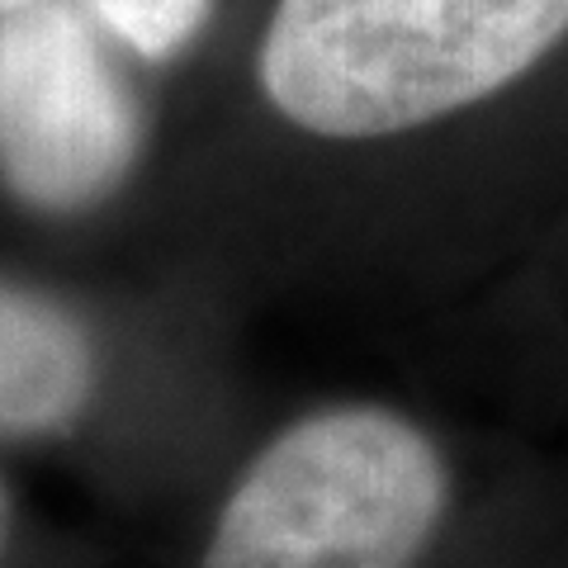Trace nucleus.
<instances>
[{"mask_svg": "<svg viewBox=\"0 0 568 568\" xmlns=\"http://www.w3.org/2000/svg\"><path fill=\"white\" fill-rule=\"evenodd\" d=\"M568 33V0H280L256 77L317 138H388L497 95Z\"/></svg>", "mask_w": 568, "mask_h": 568, "instance_id": "obj_1", "label": "nucleus"}, {"mask_svg": "<svg viewBox=\"0 0 568 568\" xmlns=\"http://www.w3.org/2000/svg\"><path fill=\"white\" fill-rule=\"evenodd\" d=\"M446 497V459L407 417L327 407L246 465L200 568H417Z\"/></svg>", "mask_w": 568, "mask_h": 568, "instance_id": "obj_2", "label": "nucleus"}, {"mask_svg": "<svg viewBox=\"0 0 568 568\" xmlns=\"http://www.w3.org/2000/svg\"><path fill=\"white\" fill-rule=\"evenodd\" d=\"M142 104L71 0L0 14V181L43 213H85L142 152Z\"/></svg>", "mask_w": 568, "mask_h": 568, "instance_id": "obj_3", "label": "nucleus"}, {"mask_svg": "<svg viewBox=\"0 0 568 568\" xmlns=\"http://www.w3.org/2000/svg\"><path fill=\"white\" fill-rule=\"evenodd\" d=\"M95 394V342L62 304L0 284V436L71 426Z\"/></svg>", "mask_w": 568, "mask_h": 568, "instance_id": "obj_4", "label": "nucleus"}, {"mask_svg": "<svg viewBox=\"0 0 568 568\" xmlns=\"http://www.w3.org/2000/svg\"><path fill=\"white\" fill-rule=\"evenodd\" d=\"M95 20L148 62H171L200 39L213 0H85Z\"/></svg>", "mask_w": 568, "mask_h": 568, "instance_id": "obj_5", "label": "nucleus"}, {"mask_svg": "<svg viewBox=\"0 0 568 568\" xmlns=\"http://www.w3.org/2000/svg\"><path fill=\"white\" fill-rule=\"evenodd\" d=\"M10 549V497H6V484H0V559Z\"/></svg>", "mask_w": 568, "mask_h": 568, "instance_id": "obj_6", "label": "nucleus"}, {"mask_svg": "<svg viewBox=\"0 0 568 568\" xmlns=\"http://www.w3.org/2000/svg\"><path fill=\"white\" fill-rule=\"evenodd\" d=\"M24 6H33V0H0V14H10V10H24Z\"/></svg>", "mask_w": 568, "mask_h": 568, "instance_id": "obj_7", "label": "nucleus"}]
</instances>
